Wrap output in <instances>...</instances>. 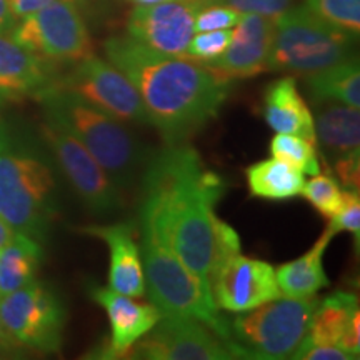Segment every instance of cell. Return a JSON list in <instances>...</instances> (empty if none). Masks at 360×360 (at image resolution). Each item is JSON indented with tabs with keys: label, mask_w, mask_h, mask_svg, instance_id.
<instances>
[{
	"label": "cell",
	"mask_w": 360,
	"mask_h": 360,
	"mask_svg": "<svg viewBox=\"0 0 360 360\" xmlns=\"http://www.w3.org/2000/svg\"><path fill=\"white\" fill-rule=\"evenodd\" d=\"M77 6H87V4H94V2H101V0H75Z\"/></svg>",
	"instance_id": "60d3db41"
},
{
	"label": "cell",
	"mask_w": 360,
	"mask_h": 360,
	"mask_svg": "<svg viewBox=\"0 0 360 360\" xmlns=\"http://www.w3.org/2000/svg\"><path fill=\"white\" fill-rule=\"evenodd\" d=\"M317 297H277L259 307L238 312L231 326V339L238 359H290L307 335Z\"/></svg>",
	"instance_id": "52a82bcc"
},
{
	"label": "cell",
	"mask_w": 360,
	"mask_h": 360,
	"mask_svg": "<svg viewBox=\"0 0 360 360\" xmlns=\"http://www.w3.org/2000/svg\"><path fill=\"white\" fill-rule=\"evenodd\" d=\"M57 214L56 177L44 157L0 125V219L42 242Z\"/></svg>",
	"instance_id": "277c9868"
},
{
	"label": "cell",
	"mask_w": 360,
	"mask_h": 360,
	"mask_svg": "<svg viewBox=\"0 0 360 360\" xmlns=\"http://www.w3.org/2000/svg\"><path fill=\"white\" fill-rule=\"evenodd\" d=\"M8 2H11L12 13L15 15V19L19 20V19H22V17L29 15V13L37 12L39 8H42L45 6H49V4L56 2V0H8ZM70 2H75V0H70Z\"/></svg>",
	"instance_id": "d590c367"
},
{
	"label": "cell",
	"mask_w": 360,
	"mask_h": 360,
	"mask_svg": "<svg viewBox=\"0 0 360 360\" xmlns=\"http://www.w3.org/2000/svg\"><path fill=\"white\" fill-rule=\"evenodd\" d=\"M40 135L51 148L58 169L90 214L109 217L122 207V193L110 175L64 125L45 114Z\"/></svg>",
	"instance_id": "30bf717a"
},
{
	"label": "cell",
	"mask_w": 360,
	"mask_h": 360,
	"mask_svg": "<svg viewBox=\"0 0 360 360\" xmlns=\"http://www.w3.org/2000/svg\"><path fill=\"white\" fill-rule=\"evenodd\" d=\"M107 60L130 79L146 105L150 125L167 146L184 143L219 115L231 82L205 64L147 47L132 37L103 44Z\"/></svg>",
	"instance_id": "7a4b0ae2"
},
{
	"label": "cell",
	"mask_w": 360,
	"mask_h": 360,
	"mask_svg": "<svg viewBox=\"0 0 360 360\" xmlns=\"http://www.w3.org/2000/svg\"><path fill=\"white\" fill-rule=\"evenodd\" d=\"M315 102H339L360 107V69L357 57H350L327 69L310 74L305 82Z\"/></svg>",
	"instance_id": "cb8c5ba5"
},
{
	"label": "cell",
	"mask_w": 360,
	"mask_h": 360,
	"mask_svg": "<svg viewBox=\"0 0 360 360\" xmlns=\"http://www.w3.org/2000/svg\"><path fill=\"white\" fill-rule=\"evenodd\" d=\"M339 347L344 349L345 352L354 355V359H359L360 354V312L354 315L349 327L345 328L344 335L339 340Z\"/></svg>",
	"instance_id": "e575fe53"
},
{
	"label": "cell",
	"mask_w": 360,
	"mask_h": 360,
	"mask_svg": "<svg viewBox=\"0 0 360 360\" xmlns=\"http://www.w3.org/2000/svg\"><path fill=\"white\" fill-rule=\"evenodd\" d=\"M40 101L45 114L57 119L87 148L120 191L134 186L150 155L122 120L56 84L45 90Z\"/></svg>",
	"instance_id": "3957f363"
},
{
	"label": "cell",
	"mask_w": 360,
	"mask_h": 360,
	"mask_svg": "<svg viewBox=\"0 0 360 360\" xmlns=\"http://www.w3.org/2000/svg\"><path fill=\"white\" fill-rule=\"evenodd\" d=\"M8 35L47 64H77L94 53L82 13L70 0H56L22 17Z\"/></svg>",
	"instance_id": "ba28073f"
},
{
	"label": "cell",
	"mask_w": 360,
	"mask_h": 360,
	"mask_svg": "<svg viewBox=\"0 0 360 360\" xmlns=\"http://www.w3.org/2000/svg\"><path fill=\"white\" fill-rule=\"evenodd\" d=\"M42 259L44 249L39 240L24 233H13L11 242L0 250V295L35 281Z\"/></svg>",
	"instance_id": "7402d4cb"
},
{
	"label": "cell",
	"mask_w": 360,
	"mask_h": 360,
	"mask_svg": "<svg viewBox=\"0 0 360 360\" xmlns=\"http://www.w3.org/2000/svg\"><path fill=\"white\" fill-rule=\"evenodd\" d=\"M276 19L259 13H242L231 42L217 60L205 64L220 79H249L267 70Z\"/></svg>",
	"instance_id": "9a60e30c"
},
{
	"label": "cell",
	"mask_w": 360,
	"mask_h": 360,
	"mask_svg": "<svg viewBox=\"0 0 360 360\" xmlns=\"http://www.w3.org/2000/svg\"><path fill=\"white\" fill-rule=\"evenodd\" d=\"M357 312V297L350 292H335L319 300L304 339L315 345H339L345 328Z\"/></svg>",
	"instance_id": "603a6c76"
},
{
	"label": "cell",
	"mask_w": 360,
	"mask_h": 360,
	"mask_svg": "<svg viewBox=\"0 0 360 360\" xmlns=\"http://www.w3.org/2000/svg\"><path fill=\"white\" fill-rule=\"evenodd\" d=\"M328 229L332 232H350L359 240L360 236V195L354 191H342V204L330 217Z\"/></svg>",
	"instance_id": "4dcf8cb0"
},
{
	"label": "cell",
	"mask_w": 360,
	"mask_h": 360,
	"mask_svg": "<svg viewBox=\"0 0 360 360\" xmlns=\"http://www.w3.org/2000/svg\"><path fill=\"white\" fill-rule=\"evenodd\" d=\"M304 6L327 24L359 37L360 0H305Z\"/></svg>",
	"instance_id": "4316f807"
},
{
	"label": "cell",
	"mask_w": 360,
	"mask_h": 360,
	"mask_svg": "<svg viewBox=\"0 0 360 360\" xmlns=\"http://www.w3.org/2000/svg\"><path fill=\"white\" fill-rule=\"evenodd\" d=\"M97 237L109 247V287L120 294L139 299L146 294V278L141 247L135 242L134 225L129 222L110 225H89L80 229Z\"/></svg>",
	"instance_id": "e0dca14e"
},
{
	"label": "cell",
	"mask_w": 360,
	"mask_h": 360,
	"mask_svg": "<svg viewBox=\"0 0 360 360\" xmlns=\"http://www.w3.org/2000/svg\"><path fill=\"white\" fill-rule=\"evenodd\" d=\"M89 294L94 302L105 310L110 323L109 345L98 355L102 359L125 357L135 342L142 339L162 317L160 310L152 302H137L134 297L110 287L90 285Z\"/></svg>",
	"instance_id": "2e32d148"
},
{
	"label": "cell",
	"mask_w": 360,
	"mask_h": 360,
	"mask_svg": "<svg viewBox=\"0 0 360 360\" xmlns=\"http://www.w3.org/2000/svg\"><path fill=\"white\" fill-rule=\"evenodd\" d=\"M13 232L11 229V225H8L7 222H4L2 219H0V250L6 247L8 242H11V238L13 237Z\"/></svg>",
	"instance_id": "f35d334b"
},
{
	"label": "cell",
	"mask_w": 360,
	"mask_h": 360,
	"mask_svg": "<svg viewBox=\"0 0 360 360\" xmlns=\"http://www.w3.org/2000/svg\"><path fill=\"white\" fill-rule=\"evenodd\" d=\"M245 177L252 195L267 200L294 199L300 195L305 184L300 170L276 157L252 164L245 170Z\"/></svg>",
	"instance_id": "d4e9b609"
},
{
	"label": "cell",
	"mask_w": 360,
	"mask_h": 360,
	"mask_svg": "<svg viewBox=\"0 0 360 360\" xmlns=\"http://www.w3.org/2000/svg\"><path fill=\"white\" fill-rule=\"evenodd\" d=\"M57 87L69 90L124 124L150 125L141 94L124 72L109 60L92 56L75 64Z\"/></svg>",
	"instance_id": "8fae6325"
},
{
	"label": "cell",
	"mask_w": 360,
	"mask_h": 360,
	"mask_svg": "<svg viewBox=\"0 0 360 360\" xmlns=\"http://www.w3.org/2000/svg\"><path fill=\"white\" fill-rule=\"evenodd\" d=\"M354 35L327 24L305 6L276 17L267 70L310 75L354 57Z\"/></svg>",
	"instance_id": "8992f818"
},
{
	"label": "cell",
	"mask_w": 360,
	"mask_h": 360,
	"mask_svg": "<svg viewBox=\"0 0 360 360\" xmlns=\"http://www.w3.org/2000/svg\"><path fill=\"white\" fill-rule=\"evenodd\" d=\"M314 127L315 141L321 143L323 157L334 162L340 157L360 152L359 107L339 102H319Z\"/></svg>",
	"instance_id": "ffe728a7"
},
{
	"label": "cell",
	"mask_w": 360,
	"mask_h": 360,
	"mask_svg": "<svg viewBox=\"0 0 360 360\" xmlns=\"http://www.w3.org/2000/svg\"><path fill=\"white\" fill-rule=\"evenodd\" d=\"M17 345L15 342H13L8 334L6 332V328H4V323L0 321V352H11V350H15Z\"/></svg>",
	"instance_id": "74e56055"
},
{
	"label": "cell",
	"mask_w": 360,
	"mask_h": 360,
	"mask_svg": "<svg viewBox=\"0 0 360 360\" xmlns=\"http://www.w3.org/2000/svg\"><path fill=\"white\" fill-rule=\"evenodd\" d=\"M52 85L51 64L17 44L8 34H0V101L40 98Z\"/></svg>",
	"instance_id": "ac0fdd59"
},
{
	"label": "cell",
	"mask_w": 360,
	"mask_h": 360,
	"mask_svg": "<svg viewBox=\"0 0 360 360\" xmlns=\"http://www.w3.org/2000/svg\"><path fill=\"white\" fill-rule=\"evenodd\" d=\"M205 2L222 4L242 13H259L276 19L287 8H290L294 0H205Z\"/></svg>",
	"instance_id": "1f68e13d"
},
{
	"label": "cell",
	"mask_w": 360,
	"mask_h": 360,
	"mask_svg": "<svg viewBox=\"0 0 360 360\" xmlns=\"http://www.w3.org/2000/svg\"><path fill=\"white\" fill-rule=\"evenodd\" d=\"M17 19L12 13L11 2L8 0H0V34H11Z\"/></svg>",
	"instance_id": "8d00e7d4"
},
{
	"label": "cell",
	"mask_w": 360,
	"mask_h": 360,
	"mask_svg": "<svg viewBox=\"0 0 360 360\" xmlns=\"http://www.w3.org/2000/svg\"><path fill=\"white\" fill-rule=\"evenodd\" d=\"M270 154L302 174L315 175L321 172V162L315 146L297 135L277 134L270 142Z\"/></svg>",
	"instance_id": "484cf974"
},
{
	"label": "cell",
	"mask_w": 360,
	"mask_h": 360,
	"mask_svg": "<svg viewBox=\"0 0 360 360\" xmlns=\"http://www.w3.org/2000/svg\"><path fill=\"white\" fill-rule=\"evenodd\" d=\"M217 307L227 312H245L281 297L276 269L259 259L240 255L229 257L210 281Z\"/></svg>",
	"instance_id": "5bb4252c"
},
{
	"label": "cell",
	"mask_w": 360,
	"mask_h": 360,
	"mask_svg": "<svg viewBox=\"0 0 360 360\" xmlns=\"http://www.w3.org/2000/svg\"><path fill=\"white\" fill-rule=\"evenodd\" d=\"M139 225L210 285L240 238L215 214L225 186L192 147L177 143L148 157L142 172Z\"/></svg>",
	"instance_id": "6da1fadb"
},
{
	"label": "cell",
	"mask_w": 360,
	"mask_h": 360,
	"mask_svg": "<svg viewBox=\"0 0 360 360\" xmlns=\"http://www.w3.org/2000/svg\"><path fill=\"white\" fill-rule=\"evenodd\" d=\"M231 29L197 32V35H192L184 57L200 62V64H210V62L217 60L225 52V49L229 47V42H231Z\"/></svg>",
	"instance_id": "f1b7e54d"
},
{
	"label": "cell",
	"mask_w": 360,
	"mask_h": 360,
	"mask_svg": "<svg viewBox=\"0 0 360 360\" xmlns=\"http://www.w3.org/2000/svg\"><path fill=\"white\" fill-rule=\"evenodd\" d=\"M65 305L52 287L32 281L0 295V321L17 347L58 352L64 340Z\"/></svg>",
	"instance_id": "9c48e42d"
},
{
	"label": "cell",
	"mask_w": 360,
	"mask_h": 360,
	"mask_svg": "<svg viewBox=\"0 0 360 360\" xmlns=\"http://www.w3.org/2000/svg\"><path fill=\"white\" fill-rule=\"evenodd\" d=\"M290 359L295 360H354V355L345 352L339 345H315L307 340L300 342V345L292 354Z\"/></svg>",
	"instance_id": "836d02e7"
},
{
	"label": "cell",
	"mask_w": 360,
	"mask_h": 360,
	"mask_svg": "<svg viewBox=\"0 0 360 360\" xmlns=\"http://www.w3.org/2000/svg\"><path fill=\"white\" fill-rule=\"evenodd\" d=\"M314 209L326 219H330L342 204V187L334 174H315L307 184H304L302 192Z\"/></svg>",
	"instance_id": "83f0119b"
},
{
	"label": "cell",
	"mask_w": 360,
	"mask_h": 360,
	"mask_svg": "<svg viewBox=\"0 0 360 360\" xmlns=\"http://www.w3.org/2000/svg\"><path fill=\"white\" fill-rule=\"evenodd\" d=\"M262 114L269 127L277 134L297 135L314 146L317 143L312 112L300 96L294 77H282L267 85Z\"/></svg>",
	"instance_id": "d6986e66"
},
{
	"label": "cell",
	"mask_w": 360,
	"mask_h": 360,
	"mask_svg": "<svg viewBox=\"0 0 360 360\" xmlns=\"http://www.w3.org/2000/svg\"><path fill=\"white\" fill-rule=\"evenodd\" d=\"M132 359L231 360L236 354L212 328L195 319L162 315L159 322L130 349Z\"/></svg>",
	"instance_id": "7c38bea8"
},
{
	"label": "cell",
	"mask_w": 360,
	"mask_h": 360,
	"mask_svg": "<svg viewBox=\"0 0 360 360\" xmlns=\"http://www.w3.org/2000/svg\"><path fill=\"white\" fill-rule=\"evenodd\" d=\"M139 2L141 6H150V4H159V2H165V0H135Z\"/></svg>",
	"instance_id": "ab89813d"
},
{
	"label": "cell",
	"mask_w": 360,
	"mask_h": 360,
	"mask_svg": "<svg viewBox=\"0 0 360 360\" xmlns=\"http://www.w3.org/2000/svg\"><path fill=\"white\" fill-rule=\"evenodd\" d=\"M335 232L326 229L319 240L292 262L282 264L276 269V278L281 295L290 299H307L328 285V277L323 269V255L330 245Z\"/></svg>",
	"instance_id": "44dd1931"
},
{
	"label": "cell",
	"mask_w": 360,
	"mask_h": 360,
	"mask_svg": "<svg viewBox=\"0 0 360 360\" xmlns=\"http://www.w3.org/2000/svg\"><path fill=\"white\" fill-rule=\"evenodd\" d=\"M200 6V0H165L135 7L127 20L129 37L154 51L184 57L195 34L193 24Z\"/></svg>",
	"instance_id": "4fadbf2b"
},
{
	"label": "cell",
	"mask_w": 360,
	"mask_h": 360,
	"mask_svg": "<svg viewBox=\"0 0 360 360\" xmlns=\"http://www.w3.org/2000/svg\"><path fill=\"white\" fill-rule=\"evenodd\" d=\"M200 2L202 6L195 15V24H193L195 32L233 29L240 20L242 12L236 11V8L222 6V4L205 2V0H200Z\"/></svg>",
	"instance_id": "f546056e"
},
{
	"label": "cell",
	"mask_w": 360,
	"mask_h": 360,
	"mask_svg": "<svg viewBox=\"0 0 360 360\" xmlns=\"http://www.w3.org/2000/svg\"><path fill=\"white\" fill-rule=\"evenodd\" d=\"M141 254L148 300L160 314L195 319L205 323L238 359L231 339V328L227 321L220 317L209 283L193 274L147 229H141Z\"/></svg>",
	"instance_id": "5b68a950"
},
{
	"label": "cell",
	"mask_w": 360,
	"mask_h": 360,
	"mask_svg": "<svg viewBox=\"0 0 360 360\" xmlns=\"http://www.w3.org/2000/svg\"><path fill=\"white\" fill-rule=\"evenodd\" d=\"M334 177L340 180V186L345 191L359 192L360 187V152L344 155L332 162Z\"/></svg>",
	"instance_id": "d6a6232c"
}]
</instances>
